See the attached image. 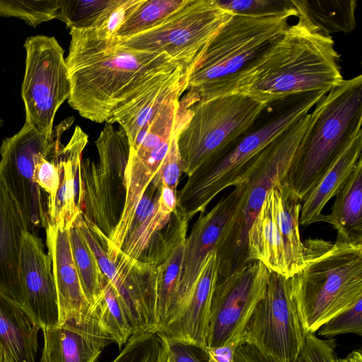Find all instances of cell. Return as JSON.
Segmentation results:
<instances>
[{"instance_id": "12", "label": "cell", "mask_w": 362, "mask_h": 362, "mask_svg": "<svg viewBox=\"0 0 362 362\" xmlns=\"http://www.w3.org/2000/svg\"><path fill=\"white\" fill-rule=\"evenodd\" d=\"M24 47L26 58L21 96L25 122L49 136L55 115L71 93L64 50L54 37L45 35L28 37Z\"/></svg>"}, {"instance_id": "4", "label": "cell", "mask_w": 362, "mask_h": 362, "mask_svg": "<svg viewBox=\"0 0 362 362\" xmlns=\"http://www.w3.org/2000/svg\"><path fill=\"white\" fill-rule=\"evenodd\" d=\"M303 244L304 265L290 278L291 290L304 332L315 334L362 299V243Z\"/></svg>"}, {"instance_id": "35", "label": "cell", "mask_w": 362, "mask_h": 362, "mask_svg": "<svg viewBox=\"0 0 362 362\" xmlns=\"http://www.w3.org/2000/svg\"><path fill=\"white\" fill-rule=\"evenodd\" d=\"M59 8V0H0V16L18 18L36 27L43 22L57 18Z\"/></svg>"}, {"instance_id": "47", "label": "cell", "mask_w": 362, "mask_h": 362, "mask_svg": "<svg viewBox=\"0 0 362 362\" xmlns=\"http://www.w3.org/2000/svg\"><path fill=\"white\" fill-rule=\"evenodd\" d=\"M295 362H303L300 356Z\"/></svg>"}, {"instance_id": "48", "label": "cell", "mask_w": 362, "mask_h": 362, "mask_svg": "<svg viewBox=\"0 0 362 362\" xmlns=\"http://www.w3.org/2000/svg\"><path fill=\"white\" fill-rule=\"evenodd\" d=\"M2 123H3V122H2L1 119H0V126H1V125H2Z\"/></svg>"}, {"instance_id": "10", "label": "cell", "mask_w": 362, "mask_h": 362, "mask_svg": "<svg viewBox=\"0 0 362 362\" xmlns=\"http://www.w3.org/2000/svg\"><path fill=\"white\" fill-rule=\"evenodd\" d=\"M233 16L216 0H188L155 26L116 40L129 49L166 54L191 72L216 33Z\"/></svg>"}, {"instance_id": "22", "label": "cell", "mask_w": 362, "mask_h": 362, "mask_svg": "<svg viewBox=\"0 0 362 362\" xmlns=\"http://www.w3.org/2000/svg\"><path fill=\"white\" fill-rule=\"evenodd\" d=\"M190 71L183 66L150 86L117 110L107 124L118 123L132 148L156 115L172 100L180 98L187 87Z\"/></svg>"}, {"instance_id": "19", "label": "cell", "mask_w": 362, "mask_h": 362, "mask_svg": "<svg viewBox=\"0 0 362 362\" xmlns=\"http://www.w3.org/2000/svg\"><path fill=\"white\" fill-rule=\"evenodd\" d=\"M218 279V261L214 251L206 257L194 291L180 316L159 332L170 340L202 350L207 347L211 304Z\"/></svg>"}, {"instance_id": "20", "label": "cell", "mask_w": 362, "mask_h": 362, "mask_svg": "<svg viewBox=\"0 0 362 362\" xmlns=\"http://www.w3.org/2000/svg\"><path fill=\"white\" fill-rule=\"evenodd\" d=\"M45 231L57 289L60 325L71 319L83 318L89 313L91 305L82 288L73 258L69 230L48 225Z\"/></svg>"}, {"instance_id": "36", "label": "cell", "mask_w": 362, "mask_h": 362, "mask_svg": "<svg viewBox=\"0 0 362 362\" xmlns=\"http://www.w3.org/2000/svg\"><path fill=\"white\" fill-rule=\"evenodd\" d=\"M234 15L250 17L298 16L291 0H216Z\"/></svg>"}, {"instance_id": "2", "label": "cell", "mask_w": 362, "mask_h": 362, "mask_svg": "<svg viewBox=\"0 0 362 362\" xmlns=\"http://www.w3.org/2000/svg\"><path fill=\"white\" fill-rule=\"evenodd\" d=\"M339 58L331 36L298 21L202 100L239 94L268 105L298 94L329 92L344 80Z\"/></svg>"}, {"instance_id": "25", "label": "cell", "mask_w": 362, "mask_h": 362, "mask_svg": "<svg viewBox=\"0 0 362 362\" xmlns=\"http://www.w3.org/2000/svg\"><path fill=\"white\" fill-rule=\"evenodd\" d=\"M40 328L0 290V344L13 362H37Z\"/></svg>"}, {"instance_id": "18", "label": "cell", "mask_w": 362, "mask_h": 362, "mask_svg": "<svg viewBox=\"0 0 362 362\" xmlns=\"http://www.w3.org/2000/svg\"><path fill=\"white\" fill-rule=\"evenodd\" d=\"M42 330L44 346L40 362H95L113 342L101 325L95 305L82 319Z\"/></svg>"}, {"instance_id": "30", "label": "cell", "mask_w": 362, "mask_h": 362, "mask_svg": "<svg viewBox=\"0 0 362 362\" xmlns=\"http://www.w3.org/2000/svg\"><path fill=\"white\" fill-rule=\"evenodd\" d=\"M69 238L82 288L90 305H94L103 296V274L91 250L74 224L69 230Z\"/></svg>"}, {"instance_id": "24", "label": "cell", "mask_w": 362, "mask_h": 362, "mask_svg": "<svg viewBox=\"0 0 362 362\" xmlns=\"http://www.w3.org/2000/svg\"><path fill=\"white\" fill-rule=\"evenodd\" d=\"M358 124L316 185L303 199L299 225L320 222L327 203L340 190L362 158V129Z\"/></svg>"}, {"instance_id": "6", "label": "cell", "mask_w": 362, "mask_h": 362, "mask_svg": "<svg viewBox=\"0 0 362 362\" xmlns=\"http://www.w3.org/2000/svg\"><path fill=\"white\" fill-rule=\"evenodd\" d=\"M311 118L310 112L303 116L255 158L245 179L247 185L243 202L216 250L218 279L226 277L250 263L247 251V233L269 190L284 180Z\"/></svg>"}, {"instance_id": "7", "label": "cell", "mask_w": 362, "mask_h": 362, "mask_svg": "<svg viewBox=\"0 0 362 362\" xmlns=\"http://www.w3.org/2000/svg\"><path fill=\"white\" fill-rule=\"evenodd\" d=\"M288 18L234 15L216 33L189 74L182 97L190 103L204 100L280 35L288 28Z\"/></svg>"}, {"instance_id": "27", "label": "cell", "mask_w": 362, "mask_h": 362, "mask_svg": "<svg viewBox=\"0 0 362 362\" xmlns=\"http://www.w3.org/2000/svg\"><path fill=\"white\" fill-rule=\"evenodd\" d=\"M298 21L315 32L331 36L350 33L356 28L355 0H291Z\"/></svg>"}, {"instance_id": "11", "label": "cell", "mask_w": 362, "mask_h": 362, "mask_svg": "<svg viewBox=\"0 0 362 362\" xmlns=\"http://www.w3.org/2000/svg\"><path fill=\"white\" fill-rule=\"evenodd\" d=\"M74 121V117L64 119L49 136L25 122L17 134L4 139L0 147V180L17 204L28 231L33 234L48 226L47 197L35 182L36 165L57 135L69 129Z\"/></svg>"}, {"instance_id": "8", "label": "cell", "mask_w": 362, "mask_h": 362, "mask_svg": "<svg viewBox=\"0 0 362 362\" xmlns=\"http://www.w3.org/2000/svg\"><path fill=\"white\" fill-rule=\"evenodd\" d=\"M189 117L177 136L182 173L199 166L247 130L267 105L239 94L226 95L186 105Z\"/></svg>"}, {"instance_id": "13", "label": "cell", "mask_w": 362, "mask_h": 362, "mask_svg": "<svg viewBox=\"0 0 362 362\" xmlns=\"http://www.w3.org/2000/svg\"><path fill=\"white\" fill-rule=\"evenodd\" d=\"M304 332L292 297L290 278L271 272L263 298L240 337L276 362H295L300 355Z\"/></svg>"}, {"instance_id": "43", "label": "cell", "mask_w": 362, "mask_h": 362, "mask_svg": "<svg viewBox=\"0 0 362 362\" xmlns=\"http://www.w3.org/2000/svg\"><path fill=\"white\" fill-rule=\"evenodd\" d=\"M234 362H276L268 357L255 347L240 344L234 354Z\"/></svg>"}, {"instance_id": "5", "label": "cell", "mask_w": 362, "mask_h": 362, "mask_svg": "<svg viewBox=\"0 0 362 362\" xmlns=\"http://www.w3.org/2000/svg\"><path fill=\"white\" fill-rule=\"evenodd\" d=\"M283 182L301 200L362 124V76L344 79L314 106Z\"/></svg>"}, {"instance_id": "3", "label": "cell", "mask_w": 362, "mask_h": 362, "mask_svg": "<svg viewBox=\"0 0 362 362\" xmlns=\"http://www.w3.org/2000/svg\"><path fill=\"white\" fill-rule=\"evenodd\" d=\"M327 93L308 92L268 104L247 130L188 176L177 192V209L188 221L197 214L205 213L219 192L245 180L255 158L267 146L309 113Z\"/></svg>"}, {"instance_id": "28", "label": "cell", "mask_w": 362, "mask_h": 362, "mask_svg": "<svg viewBox=\"0 0 362 362\" xmlns=\"http://www.w3.org/2000/svg\"><path fill=\"white\" fill-rule=\"evenodd\" d=\"M186 238L156 268L154 285V329L160 331L169 322L177 299Z\"/></svg>"}, {"instance_id": "21", "label": "cell", "mask_w": 362, "mask_h": 362, "mask_svg": "<svg viewBox=\"0 0 362 362\" xmlns=\"http://www.w3.org/2000/svg\"><path fill=\"white\" fill-rule=\"evenodd\" d=\"M87 143V134L76 126L68 144L59 151V182L54 200L47 206L48 225L69 230L81 213V163Z\"/></svg>"}, {"instance_id": "45", "label": "cell", "mask_w": 362, "mask_h": 362, "mask_svg": "<svg viewBox=\"0 0 362 362\" xmlns=\"http://www.w3.org/2000/svg\"><path fill=\"white\" fill-rule=\"evenodd\" d=\"M339 362H362L361 349H356L349 353L345 358H339Z\"/></svg>"}, {"instance_id": "16", "label": "cell", "mask_w": 362, "mask_h": 362, "mask_svg": "<svg viewBox=\"0 0 362 362\" xmlns=\"http://www.w3.org/2000/svg\"><path fill=\"white\" fill-rule=\"evenodd\" d=\"M246 185V180H244L235 186L209 212L200 214L193 225L185 242L175 305L170 320L164 328L173 322L184 310L206 257L216 250L237 214L245 197Z\"/></svg>"}, {"instance_id": "32", "label": "cell", "mask_w": 362, "mask_h": 362, "mask_svg": "<svg viewBox=\"0 0 362 362\" xmlns=\"http://www.w3.org/2000/svg\"><path fill=\"white\" fill-rule=\"evenodd\" d=\"M167 337L156 329L133 334L112 362H168Z\"/></svg>"}, {"instance_id": "39", "label": "cell", "mask_w": 362, "mask_h": 362, "mask_svg": "<svg viewBox=\"0 0 362 362\" xmlns=\"http://www.w3.org/2000/svg\"><path fill=\"white\" fill-rule=\"evenodd\" d=\"M335 339H321L315 334L306 333L300 353L303 362H339Z\"/></svg>"}, {"instance_id": "15", "label": "cell", "mask_w": 362, "mask_h": 362, "mask_svg": "<svg viewBox=\"0 0 362 362\" xmlns=\"http://www.w3.org/2000/svg\"><path fill=\"white\" fill-rule=\"evenodd\" d=\"M84 239L103 274L116 291L133 334L154 329L156 267L132 259L122 250L107 251L100 239L91 232L86 233Z\"/></svg>"}, {"instance_id": "1", "label": "cell", "mask_w": 362, "mask_h": 362, "mask_svg": "<svg viewBox=\"0 0 362 362\" xmlns=\"http://www.w3.org/2000/svg\"><path fill=\"white\" fill-rule=\"evenodd\" d=\"M69 34L68 103L97 123H107L122 105L183 66L166 54L129 49L92 29H71Z\"/></svg>"}, {"instance_id": "44", "label": "cell", "mask_w": 362, "mask_h": 362, "mask_svg": "<svg viewBox=\"0 0 362 362\" xmlns=\"http://www.w3.org/2000/svg\"><path fill=\"white\" fill-rule=\"evenodd\" d=\"M158 203L165 211L172 214L177 209V192L169 187L163 186Z\"/></svg>"}, {"instance_id": "37", "label": "cell", "mask_w": 362, "mask_h": 362, "mask_svg": "<svg viewBox=\"0 0 362 362\" xmlns=\"http://www.w3.org/2000/svg\"><path fill=\"white\" fill-rule=\"evenodd\" d=\"M144 0H118L91 28L101 38L112 39Z\"/></svg>"}, {"instance_id": "29", "label": "cell", "mask_w": 362, "mask_h": 362, "mask_svg": "<svg viewBox=\"0 0 362 362\" xmlns=\"http://www.w3.org/2000/svg\"><path fill=\"white\" fill-rule=\"evenodd\" d=\"M99 154V170L112 181L120 182L124 189L125 170L129 144L125 132L107 124L95 141Z\"/></svg>"}, {"instance_id": "17", "label": "cell", "mask_w": 362, "mask_h": 362, "mask_svg": "<svg viewBox=\"0 0 362 362\" xmlns=\"http://www.w3.org/2000/svg\"><path fill=\"white\" fill-rule=\"evenodd\" d=\"M23 309L42 329L58 325L59 310L52 261L42 239L27 231L19 262Z\"/></svg>"}, {"instance_id": "34", "label": "cell", "mask_w": 362, "mask_h": 362, "mask_svg": "<svg viewBox=\"0 0 362 362\" xmlns=\"http://www.w3.org/2000/svg\"><path fill=\"white\" fill-rule=\"evenodd\" d=\"M118 0H59L57 18L71 29H91Z\"/></svg>"}, {"instance_id": "40", "label": "cell", "mask_w": 362, "mask_h": 362, "mask_svg": "<svg viewBox=\"0 0 362 362\" xmlns=\"http://www.w3.org/2000/svg\"><path fill=\"white\" fill-rule=\"evenodd\" d=\"M177 136L173 139L168 153L158 171L163 186L169 187L175 192H177V187L182 173V163L177 146Z\"/></svg>"}, {"instance_id": "33", "label": "cell", "mask_w": 362, "mask_h": 362, "mask_svg": "<svg viewBox=\"0 0 362 362\" xmlns=\"http://www.w3.org/2000/svg\"><path fill=\"white\" fill-rule=\"evenodd\" d=\"M188 0H144L115 35L120 40L145 31L175 13Z\"/></svg>"}, {"instance_id": "26", "label": "cell", "mask_w": 362, "mask_h": 362, "mask_svg": "<svg viewBox=\"0 0 362 362\" xmlns=\"http://www.w3.org/2000/svg\"><path fill=\"white\" fill-rule=\"evenodd\" d=\"M335 197L330 213L323 214L321 221L337 231V241L362 243V158Z\"/></svg>"}, {"instance_id": "42", "label": "cell", "mask_w": 362, "mask_h": 362, "mask_svg": "<svg viewBox=\"0 0 362 362\" xmlns=\"http://www.w3.org/2000/svg\"><path fill=\"white\" fill-rule=\"evenodd\" d=\"M168 340L169 362H201L190 346L176 340Z\"/></svg>"}, {"instance_id": "49", "label": "cell", "mask_w": 362, "mask_h": 362, "mask_svg": "<svg viewBox=\"0 0 362 362\" xmlns=\"http://www.w3.org/2000/svg\"><path fill=\"white\" fill-rule=\"evenodd\" d=\"M168 362H169V358H168Z\"/></svg>"}, {"instance_id": "9", "label": "cell", "mask_w": 362, "mask_h": 362, "mask_svg": "<svg viewBox=\"0 0 362 362\" xmlns=\"http://www.w3.org/2000/svg\"><path fill=\"white\" fill-rule=\"evenodd\" d=\"M302 201L281 181L267 194L247 237L250 262L259 261L270 272L289 279L304 265L299 230Z\"/></svg>"}, {"instance_id": "38", "label": "cell", "mask_w": 362, "mask_h": 362, "mask_svg": "<svg viewBox=\"0 0 362 362\" xmlns=\"http://www.w3.org/2000/svg\"><path fill=\"white\" fill-rule=\"evenodd\" d=\"M317 335L332 338L344 334H362V299L355 305L325 323L316 332Z\"/></svg>"}, {"instance_id": "14", "label": "cell", "mask_w": 362, "mask_h": 362, "mask_svg": "<svg viewBox=\"0 0 362 362\" xmlns=\"http://www.w3.org/2000/svg\"><path fill=\"white\" fill-rule=\"evenodd\" d=\"M271 272L253 261L218 279L211 300L207 347L240 339L246 324L265 295Z\"/></svg>"}, {"instance_id": "41", "label": "cell", "mask_w": 362, "mask_h": 362, "mask_svg": "<svg viewBox=\"0 0 362 362\" xmlns=\"http://www.w3.org/2000/svg\"><path fill=\"white\" fill-rule=\"evenodd\" d=\"M240 344V339H237L221 346L206 347L203 351L207 355V362H234L235 351Z\"/></svg>"}, {"instance_id": "46", "label": "cell", "mask_w": 362, "mask_h": 362, "mask_svg": "<svg viewBox=\"0 0 362 362\" xmlns=\"http://www.w3.org/2000/svg\"><path fill=\"white\" fill-rule=\"evenodd\" d=\"M2 351H3V348H2V346L0 345V362H1V355H2Z\"/></svg>"}, {"instance_id": "23", "label": "cell", "mask_w": 362, "mask_h": 362, "mask_svg": "<svg viewBox=\"0 0 362 362\" xmlns=\"http://www.w3.org/2000/svg\"><path fill=\"white\" fill-rule=\"evenodd\" d=\"M27 231L17 204L0 180V290L22 308L19 262Z\"/></svg>"}, {"instance_id": "31", "label": "cell", "mask_w": 362, "mask_h": 362, "mask_svg": "<svg viewBox=\"0 0 362 362\" xmlns=\"http://www.w3.org/2000/svg\"><path fill=\"white\" fill-rule=\"evenodd\" d=\"M103 296L94 305L101 325L119 349L132 335V328L114 287L103 274Z\"/></svg>"}]
</instances>
